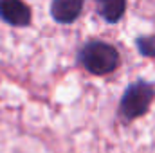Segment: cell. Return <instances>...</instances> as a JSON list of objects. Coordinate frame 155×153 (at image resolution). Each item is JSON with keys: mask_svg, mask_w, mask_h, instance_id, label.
I'll return each mask as SVG.
<instances>
[{"mask_svg": "<svg viewBox=\"0 0 155 153\" xmlns=\"http://www.w3.org/2000/svg\"><path fill=\"white\" fill-rule=\"evenodd\" d=\"M78 63L92 76H108L119 69L121 54L108 41L90 40L78 50Z\"/></svg>", "mask_w": 155, "mask_h": 153, "instance_id": "6da1fadb", "label": "cell"}, {"mask_svg": "<svg viewBox=\"0 0 155 153\" xmlns=\"http://www.w3.org/2000/svg\"><path fill=\"white\" fill-rule=\"evenodd\" d=\"M155 97V85L148 81H135L128 85L119 101V117L124 124H130L148 114Z\"/></svg>", "mask_w": 155, "mask_h": 153, "instance_id": "7a4b0ae2", "label": "cell"}, {"mask_svg": "<svg viewBox=\"0 0 155 153\" xmlns=\"http://www.w3.org/2000/svg\"><path fill=\"white\" fill-rule=\"evenodd\" d=\"M0 18L13 27H27L33 13L24 0H0Z\"/></svg>", "mask_w": 155, "mask_h": 153, "instance_id": "3957f363", "label": "cell"}, {"mask_svg": "<svg viewBox=\"0 0 155 153\" xmlns=\"http://www.w3.org/2000/svg\"><path fill=\"white\" fill-rule=\"evenodd\" d=\"M85 0H52L51 2V16L54 22L61 25H69L81 16Z\"/></svg>", "mask_w": 155, "mask_h": 153, "instance_id": "277c9868", "label": "cell"}, {"mask_svg": "<svg viewBox=\"0 0 155 153\" xmlns=\"http://www.w3.org/2000/svg\"><path fill=\"white\" fill-rule=\"evenodd\" d=\"M126 0H97V13L107 24H117L126 13Z\"/></svg>", "mask_w": 155, "mask_h": 153, "instance_id": "5b68a950", "label": "cell"}, {"mask_svg": "<svg viewBox=\"0 0 155 153\" xmlns=\"http://www.w3.org/2000/svg\"><path fill=\"white\" fill-rule=\"evenodd\" d=\"M135 45L144 58H155V36H137Z\"/></svg>", "mask_w": 155, "mask_h": 153, "instance_id": "8992f818", "label": "cell"}]
</instances>
